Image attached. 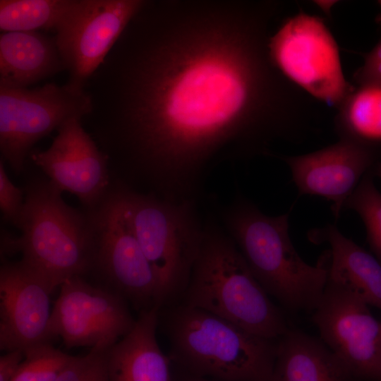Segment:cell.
Instances as JSON below:
<instances>
[{"instance_id":"cell-1","label":"cell","mask_w":381,"mask_h":381,"mask_svg":"<svg viewBox=\"0 0 381 381\" xmlns=\"http://www.w3.org/2000/svg\"><path fill=\"white\" fill-rule=\"evenodd\" d=\"M235 4L145 1L85 90L84 119L114 181L172 202L204 197L226 161L267 153L286 121L258 25Z\"/></svg>"},{"instance_id":"cell-2","label":"cell","mask_w":381,"mask_h":381,"mask_svg":"<svg viewBox=\"0 0 381 381\" xmlns=\"http://www.w3.org/2000/svg\"><path fill=\"white\" fill-rule=\"evenodd\" d=\"M217 218L268 294L292 312L315 310L326 286L327 265L322 255L313 266L298 255L289 236V212L268 216L237 188Z\"/></svg>"},{"instance_id":"cell-3","label":"cell","mask_w":381,"mask_h":381,"mask_svg":"<svg viewBox=\"0 0 381 381\" xmlns=\"http://www.w3.org/2000/svg\"><path fill=\"white\" fill-rule=\"evenodd\" d=\"M169 358L183 373L216 381H270L277 339L180 302L159 308Z\"/></svg>"},{"instance_id":"cell-4","label":"cell","mask_w":381,"mask_h":381,"mask_svg":"<svg viewBox=\"0 0 381 381\" xmlns=\"http://www.w3.org/2000/svg\"><path fill=\"white\" fill-rule=\"evenodd\" d=\"M179 302L265 338L277 339L289 329L282 311L214 214L204 220L201 247Z\"/></svg>"},{"instance_id":"cell-5","label":"cell","mask_w":381,"mask_h":381,"mask_svg":"<svg viewBox=\"0 0 381 381\" xmlns=\"http://www.w3.org/2000/svg\"><path fill=\"white\" fill-rule=\"evenodd\" d=\"M23 191L21 235L1 233V257L20 253L21 260L53 291L67 279L90 272L92 241L87 211L67 205L47 177H30Z\"/></svg>"},{"instance_id":"cell-6","label":"cell","mask_w":381,"mask_h":381,"mask_svg":"<svg viewBox=\"0 0 381 381\" xmlns=\"http://www.w3.org/2000/svg\"><path fill=\"white\" fill-rule=\"evenodd\" d=\"M114 183L121 191L134 234L156 277L159 308L179 302L204 236L198 203L171 202Z\"/></svg>"},{"instance_id":"cell-7","label":"cell","mask_w":381,"mask_h":381,"mask_svg":"<svg viewBox=\"0 0 381 381\" xmlns=\"http://www.w3.org/2000/svg\"><path fill=\"white\" fill-rule=\"evenodd\" d=\"M86 210L92 241L90 271L139 313L159 307L156 277L130 224L119 187L111 182L104 198Z\"/></svg>"},{"instance_id":"cell-8","label":"cell","mask_w":381,"mask_h":381,"mask_svg":"<svg viewBox=\"0 0 381 381\" xmlns=\"http://www.w3.org/2000/svg\"><path fill=\"white\" fill-rule=\"evenodd\" d=\"M92 111L85 90L54 83L30 89L0 78V151L12 171L20 174L35 144L71 119Z\"/></svg>"},{"instance_id":"cell-9","label":"cell","mask_w":381,"mask_h":381,"mask_svg":"<svg viewBox=\"0 0 381 381\" xmlns=\"http://www.w3.org/2000/svg\"><path fill=\"white\" fill-rule=\"evenodd\" d=\"M267 48L272 64L315 97L337 105L351 93L336 42L318 18L299 14L287 20Z\"/></svg>"},{"instance_id":"cell-10","label":"cell","mask_w":381,"mask_h":381,"mask_svg":"<svg viewBox=\"0 0 381 381\" xmlns=\"http://www.w3.org/2000/svg\"><path fill=\"white\" fill-rule=\"evenodd\" d=\"M144 1L72 0L54 36L68 85L85 90Z\"/></svg>"},{"instance_id":"cell-11","label":"cell","mask_w":381,"mask_h":381,"mask_svg":"<svg viewBox=\"0 0 381 381\" xmlns=\"http://www.w3.org/2000/svg\"><path fill=\"white\" fill-rule=\"evenodd\" d=\"M52 309L50 339L67 348L111 347L127 334L135 320L128 302L116 292L87 282L82 276L65 281Z\"/></svg>"},{"instance_id":"cell-12","label":"cell","mask_w":381,"mask_h":381,"mask_svg":"<svg viewBox=\"0 0 381 381\" xmlns=\"http://www.w3.org/2000/svg\"><path fill=\"white\" fill-rule=\"evenodd\" d=\"M323 342L356 381H381V322L358 297L327 283L313 310Z\"/></svg>"},{"instance_id":"cell-13","label":"cell","mask_w":381,"mask_h":381,"mask_svg":"<svg viewBox=\"0 0 381 381\" xmlns=\"http://www.w3.org/2000/svg\"><path fill=\"white\" fill-rule=\"evenodd\" d=\"M56 131L47 150H32L29 157L55 188L76 196L85 209H92L111 186L107 157L81 119H69Z\"/></svg>"},{"instance_id":"cell-14","label":"cell","mask_w":381,"mask_h":381,"mask_svg":"<svg viewBox=\"0 0 381 381\" xmlns=\"http://www.w3.org/2000/svg\"><path fill=\"white\" fill-rule=\"evenodd\" d=\"M280 159L288 165L299 195L328 199L337 219L366 174L373 172L381 178V154L344 138L313 152Z\"/></svg>"},{"instance_id":"cell-15","label":"cell","mask_w":381,"mask_h":381,"mask_svg":"<svg viewBox=\"0 0 381 381\" xmlns=\"http://www.w3.org/2000/svg\"><path fill=\"white\" fill-rule=\"evenodd\" d=\"M47 282L21 260L0 267V349L23 352L51 343L52 310Z\"/></svg>"},{"instance_id":"cell-16","label":"cell","mask_w":381,"mask_h":381,"mask_svg":"<svg viewBox=\"0 0 381 381\" xmlns=\"http://www.w3.org/2000/svg\"><path fill=\"white\" fill-rule=\"evenodd\" d=\"M310 241L327 243V283L381 310V262L333 224L312 229Z\"/></svg>"},{"instance_id":"cell-17","label":"cell","mask_w":381,"mask_h":381,"mask_svg":"<svg viewBox=\"0 0 381 381\" xmlns=\"http://www.w3.org/2000/svg\"><path fill=\"white\" fill-rule=\"evenodd\" d=\"M159 308L140 311L132 329L107 354L109 381H174L171 359L157 339Z\"/></svg>"},{"instance_id":"cell-18","label":"cell","mask_w":381,"mask_h":381,"mask_svg":"<svg viewBox=\"0 0 381 381\" xmlns=\"http://www.w3.org/2000/svg\"><path fill=\"white\" fill-rule=\"evenodd\" d=\"M270 381H356L327 345L296 329L277 339Z\"/></svg>"},{"instance_id":"cell-19","label":"cell","mask_w":381,"mask_h":381,"mask_svg":"<svg viewBox=\"0 0 381 381\" xmlns=\"http://www.w3.org/2000/svg\"><path fill=\"white\" fill-rule=\"evenodd\" d=\"M66 71L54 37L39 31L0 35V78L26 87Z\"/></svg>"},{"instance_id":"cell-20","label":"cell","mask_w":381,"mask_h":381,"mask_svg":"<svg viewBox=\"0 0 381 381\" xmlns=\"http://www.w3.org/2000/svg\"><path fill=\"white\" fill-rule=\"evenodd\" d=\"M337 128L341 138L381 154V87L360 85L342 103Z\"/></svg>"},{"instance_id":"cell-21","label":"cell","mask_w":381,"mask_h":381,"mask_svg":"<svg viewBox=\"0 0 381 381\" xmlns=\"http://www.w3.org/2000/svg\"><path fill=\"white\" fill-rule=\"evenodd\" d=\"M71 3L72 0H0V30L55 32Z\"/></svg>"},{"instance_id":"cell-22","label":"cell","mask_w":381,"mask_h":381,"mask_svg":"<svg viewBox=\"0 0 381 381\" xmlns=\"http://www.w3.org/2000/svg\"><path fill=\"white\" fill-rule=\"evenodd\" d=\"M375 173L366 174L346 200L343 210L355 211L365 227L368 243L381 262V193L376 188Z\"/></svg>"},{"instance_id":"cell-23","label":"cell","mask_w":381,"mask_h":381,"mask_svg":"<svg viewBox=\"0 0 381 381\" xmlns=\"http://www.w3.org/2000/svg\"><path fill=\"white\" fill-rule=\"evenodd\" d=\"M24 358L12 381H56L71 355L44 343L24 352Z\"/></svg>"},{"instance_id":"cell-24","label":"cell","mask_w":381,"mask_h":381,"mask_svg":"<svg viewBox=\"0 0 381 381\" xmlns=\"http://www.w3.org/2000/svg\"><path fill=\"white\" fill-rule=\"evenodd\" d=\"M110 347L91 348L83 356H70L56 381H109L107 354Z\"/></svg>"},{"instance_id":"cell-25","label":"cell","mask_w":381,"mask_h":381,"mask_svg":"<svg viewBox=\"0 0 381 381\" xmlns=\"http://www.w3.org/2000/svg\"><path fill=\"white\" fill-rule=\"evenodd\" d=\"M5 162L0 159V208L3 219L20 229L24 211L23 190L16 186L6 174Z\"/></svg>"},{"instance_id":"cell-26","label":"cell","mask_w":381,"mask_h":381,"mask_svg":"<svg viewBox=\"0 0 381 381\" xmlns=\"http://www.w3.org/2000/svg\"><path fill=\"white\" fill-rule=\"evenodd\" d=\"M355 78L360 85L381 87V40L368 54Z\"/></svg>"},{"instance_id":"cell-27","label":"cell","mask_w":381,"mask_h":381,"mask_svg":"<svg viewBox=\"0 0 381 381\" xmlns=\"http://www.w3.org/2000/svg\"><path fill=\"white\" fill-rule=\"evenodd\" d=\"M24 358L20 350L6 351L0 357V381H12Z\"/></svg>"},{"instance_id":"cell-28","label":"cell","mask_w":381,"mask_h":381,"mask_svg":"<svg viewBox=\"0 0 381 381\" xmlns=\"http://www.w3.org/2000/svg\"><path fill=\"white\" fill-rule=\"evenodd\" d=\"M174 381H216V380L193 376V375H190L183 373V375L180 377V378L176 379L174 380Z\"/></svg>"},{"instance_id":"cell-29","label":"cell","mask_w":381,"mask_h":381,"mask_svg":"<svg viewBox=\"0 0 381 381\" xmlns=\"http://www.w3.org/2000/svg\"><path fill=\"white\" fill-rule=\"evenodd\" d=\"M378 4H379V5H380V8H381V1H378ZM378 21L381 22V14H380V16L378 17Z\"/></svg>"}]
</instances>
